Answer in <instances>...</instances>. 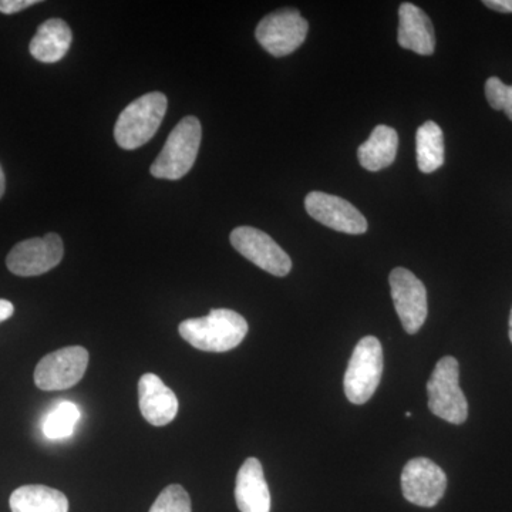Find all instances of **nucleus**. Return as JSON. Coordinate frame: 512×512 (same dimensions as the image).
I'll return each mask as SVG.
<instances>
[{"label": "nucleus", "mask_w": 512, "mask_h": 512, "mask_svg": "<svg viewBox=\"0 0 512 512\" xmlns=\"http://www.w3.org/2000/svg\"><path fill=\"white\" fill-rule=\"evenodd\" d=\"M244 316L231 309H212L204 318L187 319L178 332L192 348L202 352L224 353L241 345L248 333Z\"/></svg>", "instance_id": "1"}, {"label": "nucleus", "mask_w": 512, "mask_h": 512, "mask_svg": "<svg viewBox=\"0 0 512 512\" xmlns=\"http://www.w3.org/2000/svg\"><path fill=\"white\" fill-rule=\"evenodd\" d=\"M167 106V97L158 92L144 94L128 104L114 127L117 144L124 150H136L148 143L156 136Z\"/></svg>", "instance_id": "2"}, {"label": "nucleus", "mask_w": 512, "mask_h": 512, "mask_svg": "<svg viewBox=\"0 0 512 512\" xmlns=\"http://www.w3.org/2000/svg\"><path fill=\"white\" fill-rule=\"evenodd\" d=\"M202 138V127L197 117H185L167 138V143L151 165L153 177L180 180L190 173L197 160Z\"/></svg>", "instance_id": "3"}, {"label": "nucleus", "mask_w": 512, "mask_h": 512, "mask_svg": "<svg viewBox=\"0 0 512 512\" xmlns=\"http://www.w3.org/2000/svg\"><path fill=\"white\" fill-rule=\"evenodd\" d=\"M458 379V360L446 356L437 362L427 383L430 412L451 424H463L468 417L467 399Z\"/></svg>", "instance_id": "4"}, {"label": "nucleus", "mask_w": 512, "mask_h": 512, "mask_svg": "<svg viewBox=\"0 0 512 512\" xmlns=\"http://www.w3.org/2000/svg\"><path fill=\"white\" fill-rule=\"evenodd\" d=\"M382 343L375 336H366L357 343L346 370L345 394L350 403L360 406L372 399L383 375Z\"/></svg>", "instance_id": "5"}, {"label": "nucleus", "mask_w": 512, "mask_h": 512, "mask_svg": "<svg viewBox=\"0 0 512 512\" xmlns=\"http://www.w3.org/2000/svg\"><path fill=\"white\" fill-rule=\"evenodd\" d=\"M308 32V20L299 10L286 8L265 16L256 28L255 36L269 55L284 57L302 46Z\"/></svg>", "instance_id": "6"}, {"label": "nucleus", "mask_w": 512, "mask_h": 512, "mask_svg": "<svg viewBox=\"0 0 512 512\" xmlns=\"http://www.w3.org/2000/svg\"><path fill=\"white\" fill-rule=\"evenodd\" d=\"M89 359V352L82 346H70L49 353L37 363L36 386L45 392L70 389L83 379Z\"/></svg>", "instance_id": "7"}, {"label": "nucleus", "mask_w": 512, "mask_h": 512, "mask_svg": "<svg viewBox=\"0 0 512 512\" xmlns=\"http://www.w3.org/2000/svg\"><path fill=\"white\" fill-rule=\"evenodd\" d=\"M232 247L239 254L251 261L258 268L264 269L274 276H286L291 272L292 261L284 249L265 234L261 229L254 227H238L229 237Z\"/></svg>", "instance_id": "8"}, {"label": "nucleus", "mask_w": 512, "mask_h": 512, "mask_svg": "<svg viewBox=\"0 0 512 512\" xmlns=\"http://www.w3.org/2000/svg\"><path fill=\"white\" fill-rule=\"evenodd\" d=\"M64 245L57 234L26 239L13 247L6 258V265L12 274L18 276H39L52 271L62 262Z\"/></svg>", "instance_id": "9"}, {"label": "nucleus", "mask_w": 512, "mask_h": 512, "mask_svg": "<svg viewBox=\"0 0 512 512\" xmlns=\"http://www.w3.org/2000/svg\"><path fill=\"white\" fill-rule=\"evenodd\" d=\"M392 299L404 330L419 332L427 318V291L423 282L406 268H394L389 276Z\"/></svg>", "instance_id": "10"}, {"label": "nucleus", "mask_w": 512, "mask_h": 512, "mask_svg": "<svg viewBox=\"0 0 512 512\" xmlns=\"http://www.w3.org/2000/svg\"><path fill=\"white\" fill-rule=\"evenodd\" d=\"M446 488V473L429 458H413L403 468L402 491L409 503L434 507L443 498Z\"/></svg>", "instance_id": "11"}, {"label": "nucleus", "mask_w": 512, "mask_h": 512, "mask_svg": "<svg viewBox=\"0 0 512 512\" xmlns=\"http://www.w3.org/2000/svg\"><path fill=\"white\" fill-rule=\"evenodd\" d=\"M305 208L313 220L343 234L360 235L367 231V221L362 212L336 195L312 191L305 198Z\"/></svg>", "instance_id": "12"}, {"label": "nucleus", "mask_w": 512, "mask_h": 512, "mask_svg": "<svg viewBox=\"0 0 512 512\" xmlns=\"http://www.w3.org/2000/svg\"><path fill=\"white\" fill-rule=\"evenodd\" d=\"M138 404L144 419L154 427H164L178 413V399L170 387L154 373H146L138 382Z\"/></svg>", "instance_id": "13"}, {"label": "nucleus", "mask_w": 512, "mask_h": 512, "mask_svg": "<svg viewBox=\"0 0 512 512\" xmlns=\"http://www.w3.org/2000/svg\"><path fill=\"white\" fill-rule=\"evenodd\" d=\"M397 40L403 49L421 56L433 55L436 35L427 13L413 3H402L399 9V33Z\"/></svg>", "instance_id": "14"}, {"label": "nucleus", "mask_w": 512, "mask_h": 512, "mask_svg": "<svg viewBox=\"0 0 512 512\" xmlns=\"http://www.w3.org/2000/svg\"><path fill=\"white\" fill-rule=\"evenodd\" d=\"M235 501L241 512H271V491L258 458H248L239 468Z\"/></svg>", "instance_id": "15"}, {"label": "nucleus", "mask_w": 512, "mask_h": 512, "mask_svg": "<svg viewBox=\"0 0 512 512\" xmlns=\"http://www.w3.org/2000/svg\"><path fill=\"white\" fill-rule=\"evenodd\" d=\"M72 39V30L64 20H46L30 42V55L42 63L60 62L69 52Z\"/></svg>", "instance_id": "16"}, {"label": "nucleus", "mask_w": 512, "mask_h": 512, "mask_svg": "<svg viewBox=\"0 0 512 512\" xmlns=\"http://www.w3.org/2000/svg\"><path fill=\"white\" fill-rule=\"evenodd\" d=\"M399 148L397 131L389 126H377L367 141L357 150L359 163L367 171H380L390 167L396 160Z\"/></svg>", "instance_id": "17"}, {"label": "nucleus", "mask_w": 512, "mask_h": 512, "mask_svg": "<svg viewBox=\"0 0 512 512\" xmlns=\"http://www.w3.org/2000/svg\"><path fill=\"white\" fill-rule=\"evenodd\" d=\"M12 512H69V500L62 491L46 485H23L9 500Z\"/></svg>", "instance_id": "18"}, {"label": "nucleus", "mask_w": 512, "mask_h": 512, "mask_svg": "<svg viewBox=\"0 0 512 512\" xmlns=\"http://www.w3.org/2000/svg\"><path fill=\"white\" fill-rule=\"evenodd\" d=\"M417 165L421 173L430 174L444 164V136L439 124L426 121L416 134Z\"/></svg>", "instance_id": "19"}, {"label": "nucleus", "mask_w": 512, "mask_h": 512, "mask_svg": "<svg viewBox=\"0 0 512 512\" xmlns=\"http://www.w3.org/2000/svg\"><path fill=\"white\" fill-rule=\"evenodd\" d=\"M80 409L72 402H62L43 420L42 431L46 439L63 440L72 436L79 423Z\"/></svg>", "instance_id": "20"}, {"label": "nucleus", "mask_w": 512, "mask_h": 512, "mask_svg": "<svg viewBox=\"0 0 512 512\" xmlns=\"http://www.w3.org/2000/svg\"><path fill=\"white\" fill-rule=\"evenodd\" d=\"M150 512H192L190 495L181 485H168L158 495Z\"/></svg>", "instance_id": "21"}, {"label": "nucleus", "mask_w": 512, "mask_h": 512, "mask_svg": "<svg viewBox=\"0 0 512 512\" xmlns=\"http://www.w3.org/2000/svg\"><path fill=\"white\" fill-rule=\"evenodd\" d=\"M485 97L494 110H504L512 121V86H507L498 77H490L485 83Z\"/></svg>", "instance_id": "22"}, {"label": "nucleus", "mask_w": 512, "mask_h": 512, "mask_svg": "<svg viewBox=\"0 0 512 512\" xmlns=\"http://www.w3.org/2000/svg\"><path fill=\"white\" fill-rule=\"evenodd\" d=\"M37 3L39 0H0V12L5 15H13V13L22 12Z\"/></svg>", "instance_id": "23"}, {"label": "nucleus", "mask_w": 512, "mask_h": 512, "mask_svg": "<svg viewBox=\"0 0 512 512\" xmlns=\"http://www.w3.org/2000/svg\"><path fill=\"white\" fill-rule=\"evenodd\" d=\"M487 8L497 10L501 13H512V0H484Z\"/></svg>", "instance_id": "24"}, {"label": "nucleus", "mask_w": 512, "mask_h": 512, "mask_svg": "<svg viewBox=\"0 0 512 512\" xmlns=\"http://www.w3.org/2000/svg\"><path fill=\"white\" fill-rule=\"evenodd\" d=\"M15 308L12 303L6 301V299H0V322H5L9 318H12Z\"/></svg>", "instance_id": "25"}, {"label": "nucleus", "mask_w": 512, "mask_h": 512, "mask_svg": "<svg viewBox=\"0 0 512 512\" xmlns=\"http://www.w3.org/2000/svg\"><path fill=\"white\" fill-rule=\"evenodd\" d=\"M6 180L5 173H3L2 167H0V198L5 194Z\"/></svg>", "instance_id": "26"}, {"label": "nucleus", "mask_w": 512, "mask_h": 512, "mask_svg": "<svg viewBox=\"0 0 512 512\" xmlns=\"http://www.w3.org/2000/svg\"><path fill=\"white\" fill-rule=\"evenodd\" d=\"M510 340L512 343V311H511V315H510Z\"/></svg>", "instance_id": "27"}, {"label": "nucleus", "mask_w": 512, "mask_h": 512, "mask_svg": "<svg viewBox=\"0 0 512 512\" xmlns=\"http://www.w3.org/2000/svg\"><path fill=\"white\" fill-rule=\"evenodd\" d=\"M406 417H407V419H410V417H412V413L407 412V413H406Z\"/></svg>", "instance_id": "28"}]
</instances>
